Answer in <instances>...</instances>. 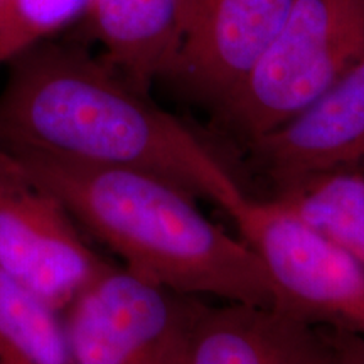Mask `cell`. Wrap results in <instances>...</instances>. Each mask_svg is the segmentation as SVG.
I'll list each match as a JSON object with an SVG mask.
<instances>
[{"instance_id":"1","label":"cell","mask_w":364,"mask_h":364,"mask_svg":"<svg viewBox=\"0 0 364 364\" xmlns=\"http://www.w3.org/2000/svg\"><path fill=\"white\" fill-rule=\"evenodd\" d=\"M0 147L145 171L231 216L248 194L215 145L166 112L102 54L51 39L7 65Z\"/></svg>"},{"instance_id":"2","label":"cell","mask_w":364,"mask_h":364,"mask_svg":"<svg viewBox=\"0 0 364 364\" xmlns=\"http://www.w3.org/2000/svg\"><path fill=\"white\" fill-rule=\"evenodd\" d=\"M120 267L172 292L273 307L268 273L241 238L208 220L196 196L145 171L12 154Z\"/></svg>"},{"instance_id":"3","label":"cell","mask_w":364,"mask_h":364,"mask_svg":"<svg viewBox=\"0 0 364 364\" xmlns=\"http://www.w3.org/2000/svg\"><path fill=\"white\" fill-rule=\"evenodd\" d=\"M364 59V0H294L252 71L216 108L247 145L297 115Z\"/></svg>"},{"instance_id":"4","label":"cell","mask_w":364,"mask_h":364,"mask_svg":"<svg viewBox=\"0 0 364 364\" xmlns=\"http://www.w3.org/2000/svg\"><path fill=\"white\" fill-rule=\"evenodd\" d=\"M260 258L275 309L307 324L364 336V267L279 199L247 198L230 216Z\"/></svg>"},{"instance_id":"5","label":"cell","mask_w":364,"mask_h":364,"mask_svg":"<svg viewBox=\"0 0 364 364\" xmlns=\"http://www.w3.org/2000/svg\"><path fill=\"white\" fill-rule=\"evenodd\" d=\"M201 306L112 262L63 316L76 364H188Z\"/></svg>"},{"instance_id":"6","label":"cell","mask_w":364,"mask_h":364,"mask_svg":"<svg viewBox=\"0 0 364 364\" xmlns=\"http://www.w3.org/2000/svg\"><path fill=\"white\" fill-rule=\"evenodd\" d=\"M110 263L56 196L0 147V270L63 312Z\"/></svg>"},{"instance_id":"7","label":"cell","mask_w":364,"mask_h":364,"mask_svg":"<svg viewBox=\"0 0 364 364\" xmlns=\"http://www.w3.org/2000/svg\"><path fill=\"white\" fill-rule=\"evenodd\" d=\"M294 0H184L174 65L164 81L216 110L252 71Z\"/></svg>"},{"instance_id":"8","label":"cell","mask_w":364,"mask_h":364,"mask_svg":"<svg viewBox=\"0 0 364 364\" xmlns=\"http://www.w3.org/2000/svg\"><path fill=\"white\" fill-rule=\"evenodd\" d=\"M245 147L273 193L322 174L364 176V59L307 108Z\"/></svg>"},{"instance_id":"9","label":"cell","mask_w":364,"mask_h":364,"mask_svg":"<svg viewBox=\"0 0 364 364\" xmlns=\"http://www.w3.org/2000/svg\"><path fill=\"white\" fill-rule=\"evenodd\" d=\"M324 327L273 307L204 304L191 336L188 364H331Z\"/></svg>"},{"instance_id":"10","label":"cell","mask_w":364,"mask_h":364,"mask_svg":"<svg viewBox=\"0 0 364 364\" xmlns=\"http://www.w3.org/2000/svg\"><path fill=\"white\" fill-rule=\"evenodd\" d=\"M182 12L184 0H95L83 22L102 56L150 91L174 65Z\"/></svg>"},{"instance_id":"11","label":"cell","mask_w":364,"mask_h":364,"mask_svg":"<svg viewBox=\"0 0 364 364\" xmlns=\"http://www.w3.org/2000/svg\"><path fill=\"white\" fill-rule=\"evenodd\" d=\"M0 364H76L63 312L2 270Z\"/></svg>"},{"instance_id":"12","label":"cell","mask_w":364,"mask_h":364,"mask_svg":"<svg viewBox=\"0 0 364 364\" xmlns=\"http://www.w3.org/2000/svg\"><path fill=\"white\" fill-rule=\"evenodd\" d=\"M364 267V176L322 174L273 193Z\"/></svg>"},{"instance_id":"13","label":"cell","mask_w":364,"mask_h":364,"mask_svg":"<svg viewBox=\"0 0 364 364\" xmlns=\"http://www.w3.org/2000/svg\"><path fill=\"white\" fill-rule=\"evenodd\" d=\"M95 0H6L0 11V66L83 21Z\"/></svg>"},{"instance_id":"14","label":"cell","mask_w":364,"mask_h":364,"mask_svg":"<svg viewBox=\"0 0 364 364\" xmlns=\"http://www.w3.org/2000/svg\"><path fill=\"white\" fill-rule=\"evenodd\" d=\"M331 343V364H364V336L338 329H327Z\"/></svg>"},{"instance_id":"15","label":"cell","mask_w":364,"mask_h":364,"mask_svg":"<svg viewBox=\"0 0 364 364\" xmlns=\"http://www.w3.org/2000/svg\"><path fill=\"white\" fill-rule=\"evenodd\" d=\"M4 4H6V0H0V11H2V7H4Z\"/></svg>"}]
</instances>
